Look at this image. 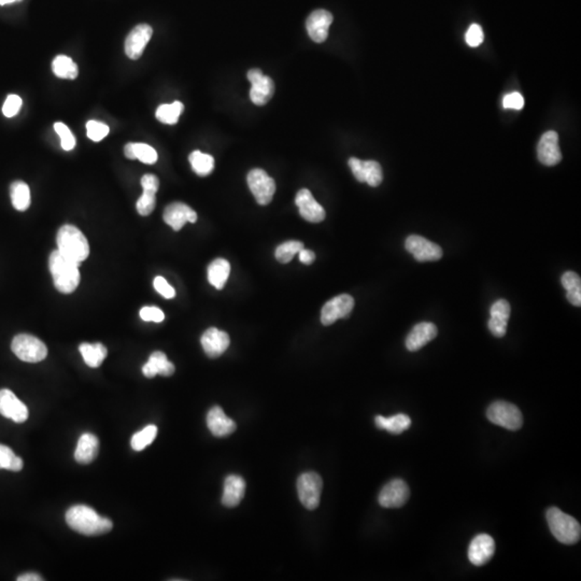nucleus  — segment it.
<instances>
[{"label": "nucleus", "mask_w": 581, "mask_h": 581, "mask_svg": "<svg viewBox=\"0 0 581 581\" xmlns=\"http://www.w3.org/2000/svg\"><path fill=\"white\" fill-rule=\"evenodd\" d=\"M66 522L70 529L86 536L101 535L113 527L110 519L99 516L93 508L86 505L70 507L66 512Z\"/></svg>", "instance_id": "1"}, {"label": "nucleus", "mask_w": 581, "mask_h": 581, "mask_svg": "<svg viewBox=\"0 0 581 581\" xmlns=\"http://www.w3.org/2000/svg\"><path fill=\"white\" fill-rule=\"evenodd\" d=\"M55 288L63 294L75 292L80 283L79 264L68 260L59 251L51 253L49 261Z\"/></svg>", "instance_id": "2"}, {"label": "nucleus", "mask_w": 581, "mask_h": 581, "mask_svg": "<svg viewBox=\"0 0 581 581\" xmlns=\"http://www.w3.org/2000/svg\"><path fill=\"white\" fill-rule=\"evenodd\" d=\"M57 251L72 262L81 264L90 254V245L84 233L74 226H64L57 233Z\"/></svg>", "instance_id": "3"}, {"label": "nucleus", "mask_w": 581, "mask_h": 581, "mask_svg": "<svg viewBox=\"0 0 581 581\" xmlns=\"http://www.w3.org/2000/svg\"><path fill=\"white\" fill-rule=\"evenodd\" d=\"M546 518L551 534L560 542L574 545L579 542L581 527L576 519L562 512L557 507H551L547 510Z\"/></svg>", "instance_id": "4"}, {"label": "nucleus", "mask_w": 581, "mask_h": 581, "mask_svg": "<svg viewBox=\"0 0 581 581\" xmlns=\"http://www.w3.org/2000/svg\"><path fill=\"white\" fill-rule=\"evenodd\" d=\"M487 417L492 423L510 430H518L523 424L520 409L510 403L502 400L490 405L487 410Z\"/></svg>", "instance_id": "5"}, {"label": "nucleus", "mask_w": 581, "mask_h": 581, "mask_svg": "<svg viewBox=\"0 0 581 581\" xmlns=\"http://www.w3.org/2000/svg\"><path fill=\"white\" fill-rule=\"evenodd\" d=\"M11 349L23 362H41L48 355L46 345L33 335H16L12 340Z\"/></svg>", "instance_id": "6"}, {"label": "nucleus", "mask_w": 581, "mask_h": 581, "mask_svg": "<svg viewBox=\"0 0 581 581\" xmlns=\"http://www.w3.org/2000/svg\"><path fill=\"white\" fill-rule=\"evenodd\" d=\"M323 481L317 473H304L298 479V493L300 502L307 510L318 508L321 497Z\"/></svg>", "instance_id": "7"}, {"label": "nucleus", "mask_w": 581, "mask_h": 581, "mask_svg": "<svg viewBox=\"0 0 581 581\" xmlns=\"http://www.w3.org/2000/svg\"><path fill=\"white\" fill-rule=\"evenodd\" d=\"M248 186L260 205L266 206L273 201L276 192L275 180L263 169H252L247 177Z\"/></svg>", "instance_id": "8"}, {"label": "nucleus", "mask_w": 581, "mask_h": 581, "mask_svg": "<svg viewBox=\"0 0 581 581\" xmlns=\"http://www.w3.org/2000/svg\"><path fill=\"white\" fill-rule=\"evenodd\" d=\"M405 248L418 262H434L440 260L443 256L440 246L418 235L409 236L405 243Z\"/></svg>", "instance_id": "9"}, {"label": "nucleus", "mask_w": 581, "mask_h": 581, "mask_svg": "<svg viewBox=\"0 0 581 581\" xmlns=\"http://www.w3.org/2000/svg\"><path fill=\"white\" fill-rule=\"evenodd\" d=\"M247 78L251 82L250 98L256 106H264L268 103L275 93V84L271 78L267 77L260 69H251L247 74Z\"/></svg>", "instance_id": "10"}, {"label": "nucleus", "mask_w": 581, "mask_h": 581, "mask_svg": "<svg viewBox=\"0 0 581 581\" xmlns=\"http://www.w3.org/2000/svg\"><path fill=\"white\" fill-rule=\"evenodd\" d=\"M354 300L349 294H341L328 300L321 311V322L323 325H332L338 319L349 317L353 310Z\"/></svg>", "instance_id": "11"}, {"label": "nucleus", "mask_w": 581, "mask_h": 581, "mask_svg": "<svg viewBox=\"0 0 581 581\" xmlns=\"http://www.w3.org/2000/svg\"><path fill=\"white\" fill-rule=\"evenodd\" d=\"M410 495L408 485L402 479H394L381 490L378 502L385 508H400L404 506Z\"/></svg>", "instance_id": "12"}, {"label": "nucleus", "mask_w": 581, "mask_h": 581, "mask_svg": "<svg viewBox=\"0 0 581 581\" xmlns=\"http://www.w3.org/2000/svg\"><path fill=\"white\" fill-rule=\"evenodd\" d=\"M349 167L358 182H365L373 188L380 186L383 182V168L376 161H360L351 158L349 160Z\"/></svg>", "instance_id": "13"}, {"label": "nucleus", "mask_w": 581, "mask_h": 581, "mask_svg": "<svg viewBox=\"0 0 581 581\" xmlns=\"http://www.w3.org/2000/svg\"><path fill=\"white\" fill-rule=\"evenodd\" d=\"M0 415L16 423H23L29 419V409L14 392L3 389L0 390Z\"/></svg>", "instance_id": "14"}, {"label": "nucleus", "mask_w": 581, "mask_h": 581, "mask_svg": "<svg viewBox=\"0 0 581 581\" xmlns=\"http://www.w3.org/2000/svg\"><path fill=\"white\" fill-rule=\"evenodd\" d=\"M153 35V29L150 25H137L125 40V53L131 59H138L142 56L144 49L149 44Z\"/></svg>", "instance_id": "15"}, {"label": "nucleus", "mask_w": 581, "mask_h": 581, "mask_svg": "<svg viewBox=\"0 0 581 581\" xmlns=\"http://www.w3.org/2000/svg\"><path fill=\"white\" fill-rule=\"evenodd\" d=\"M537 156L545 166H555L562 160L559 147V136L555 131H546L540 138L537 146Z\"/></svg>", "instance_id": "16"}, {"label": "nucleus", "mask_w": 581, "mask_h": 581, "mask_svg": "<svg viewBox=\"0 0 581 581\" xmlns=\"http://www.w3.org/2000/svg\"><path fill=\"white\" fill-rule=\"evenodd\" d=\"M295 203L300 210V214L306 221L311 223H320L325 219V210L313 198L310 191L307 188L298 191L295 197Z\"/></svg>", "instance_id": "17"}, {"label": "nucleus", "mask_w": 581, "mask_h": 581, "mask_svg": "<svg viewBox=\"0 0 581 581\" xmlns=\"http://www.w3.org/2000/svg\"><path fill=\"white\" fill-rule=\"evenodd\" d=\"M165 223L178 232L181 230L186 223H195L197 221V213L190 207L183 203H173L167 206L164 210Z\"/></svg>", "instance_id": "18"}, {"label": "nucleus", "mask_w": 581, "mask_h": 581, "mask_svg": "<svg viewBox=\"0 0 581 581\" xmlns=\"http://www.w3.org/2000/svg\"><path fill=\"white\" fill-rule=\"evenodd\" d=\"M495 552V542L487 534H479L470 542L468 559L476 566H483L490 561Z\"/></svg>", "instance_id": "19"}, {"label": "nucleus", "mask_w": 581, "mask_h": 581, "mask_svg": "<svg viewBox=\"0 0 581 581\" xmlns=\"http://www.w3.org/2000/svg\"><path fill=\"white\" fill-rule=\"evenodd\" d=\"M203 351L209 358H216L221 356L230 347L231 339L228 333L210 328L203 333L201 339Z\"/></svg>", "instance_id": "20"}, {"label": "nucleus", "mask_w": 581, "mask_h": 581, "mask_svg": "<svg viewBox=\"0 0 581 581\" xmlns=\"http://www.w3.org/2000/svg\"><path fill=\"white\" fill-rule=\"evenodd\" d=\"M333 23V16L326 10H315L307 19L306 29L311 39L318 44L325 41L328 29Z\"/></svg>", "instance_id": "21"}, {"label": "nucleus", "mask_w": 581, "mask_h": 581, "mask_svg": "<svg viewBox=\"0 0 581 581\" xmlns=\"http://www.w3.org/2000/svg\"><path fill=\"white\" fill-rule=\"evenodd\" d=\"M207 425L216 438H226L236 430V423L224 413L223 409L214 406L207 415Z\"/></svg>", "instance_id": "22"}, {"label": "nucleus", "mask_w": 581, "mask_h": 581, "mask_svg": "<svg viewBox=\"0 0 581 581\" xmlns=\"http://www.w3.org/2000/svg\"><path fill=\"white\" fill-rule=\"evenodd\" d=\"M489 330L495 337H504L507 332V323L510 317V303L498 300L490 309Z\"/></svg>", "instance_id": "23"}, {"label": "nucleus", "mask_w": 581, "mask_h": 581, "mask_svg": "<svg viewBox=\"0 0 581 581\" xmlns=\"http://www.w3.org/2000/svg\"><path fill=\"white\" fill-rule=\"evenodd\" d=\"M438 333L436 325L430 322H422V323L417 324L407 336V349L411 352L418 351L438 336Z\"/></svg>", "instance_id": "24"}, {"label": "nucleus", "mask_w": 581, "mask_h": 581, "mask_svg": "<svg viewBox=\"0 0 581 581\" xmlns=\"http://www.w3.org/2000/svg\"><path fill=\"white\" fill-rule=\"evenodd\" d=\"M246 493V483L241 476L230 475L224 481L222 504L228 508L238 506Z\"/></svg>", "instance_id": "25"}, {"label": "nucleus", "mask_w": 581, "mask_h": 581, "mask_svg": "<svg viewBox=\"0 0 581 581\" xmlns=\"http://www.w3.org/2000/svg\"><path fill=\"white\" fill-rule=\"evenodd\" d=\"M142 373L147 378H154L156 375L169 377L175 373V365L169 362L166 354L156 351L150 355L149 360L144 364Z\"/></svg>", "instance_id": "26"}, {"label": "nucleus", "mask_w": 581, "mask_h": 581, "mask_svg": "<svg viewBox=\"0 0 581 581\" xmlns=\"http://www.w3.org/2000/svg\"><path fill=\"white\" fill-rule=\"evenodd\" d=\"M98 438L91 433L82 435L75 451V459L80 464H90L98 455Z\"/></svg>", "instance_id": "27"}, {"label": "nucleus", "mask_w": 581, "mask_h": 581, "mask_svg": "<svg viewBox=\"0 0 581 581\" xmlns=\"http://www.w3.org/2000/svg\"><path fill=\"white\" fill-rule=\"evenodd\" d=\"M231 273V265L224 258H216L208 266V280L218 290H222L228 282Z\"/></svg>", "instance_id": "28"}, {"label": "nucleus", "mask_w": 581, "mask_h": 581, "mask_svg": "<svg viewBox=\"0 0 581 581\" xmlns=\"http://www.w3.org/2000/svg\"><path fill=\"white\" fill-rule=\"evenodd\" d=\"M376 426L380 430H388L391 434H400L408 430L411 425V419L404 413H398L393 417L385 418L383 415H377Z\"/></svg>", "instance_id": "29"}, {"label": "nucleus", "mask_w": 581, "mask_h": 581, "mask_svg": "<svg viewBox=\"0 0 581 581\" xmlns=\"http://www.w3.org/2000/svg\"><path fill=\"white\" fill-rule=\"evenodd\" d=\"M80 353L84 356L86 365L97 368L103 364L108 355V350L103 343H82L79 347Z\"/></svg>", "instance_id": "30"}, {"label": "nucleus", "mask_w": 581, "mask_h": 581, "mask_svg": "<svg viewBox=\"0 0 581 581\" xmlns=\"http://www.w3.org/2000/svg\"><path fill=\"white\" fill-rule=\"evenodd\" d=\"M562 286L566 290V298L574 306H581V279L574 271H567L562 276Z\"/></svg>", "instance_id": "31"}, {"label": "nucleus", "mask_w": 581, "mask_h": 581, "mask_svg": "<svg viewBox=\"0 0 581 581\" xmlns=\"http://www.w3.org/2000/svg\"><path fill=\"white\" fill-rule=\"evenodd\" d=\"M52 70L54 75L61 79L74 80L79 75V68H78L77 64L65 55H59L55 57L52 63Z\"/></svg>", "instance_id": "32"}, {"label": "nucleus", "mask_w": 581, "mask_h": 581, "mask_svg": "<svg viewBox=\"0 0 581 581\" xmlns=\"http://www.w3.org/2000/svg\"><path fill=\"white\" fill-rule=\"evenodd\" d=\"M12 205L19 211H25L31 206V190L25 182L16 181L10 188Z\"/></svg>", "instance_id": "33"}, {"label": "nucleus", "mask_w": 581, "mask_h": 581, "mask_svg": "<svg viewBox=\"0 0 581 581\" xmlns=\"http://www.w3.org/2000/svg\"><path fill=\"white\" fill-rule=\"evenodd\" d=\"M188 161H190L193 171L201 177H206L213 171L214 158L209 154L203 153L201 151H194L188 156Z\"/></svg>", "instance_id": "34"}, {"label": "nucleus", "mask_w": 581, "mask_h": 581, "mask_svg": "<svg viewBox=\"0 0 581 581\" xmlns=\"http://www.w3.org/2000/svg\"><path fill=\"white\" fill-rule=\"evenodd\" d=\"M183 109V103L180 101H175L171 105L160 106L156 110V118L164 124H176L179 121Z\"/></svg>", "instance_id": "35"}, {"label": "nucleus", "mask_w": 581, "mask_h": 581, "mask_svg": "<svg viewBox=\"0 0 581 581\" xmlns=\"http://www.w3.org/2000/svg\"><path fill=\"white\" fill-rule=\"evenodd\" d=\"M158 428L156 425H148L140 432L136 433L131 438V448L135 451H142L147 448L156 440Z\"/></svg>", "instance_id": "36"}, {"label": "nucleus", "mask_w": 581, "mask_h": 581, "mask_svg": "<svg viewBox=\"0 0 581 581\" xmlns=\"http://www.w3.org/2000/svg\"><path fill=\"white\" fill-rule=\"evenodd\" d=\"M304 249V243L300 241H290L278 246L276 249V258L282 264L290 262L293 260L296 254L300 253V250Z\"/></svg>", "instance_id": "37"}, {"label": "nucleus", "mask_w": 581, "mask_h": 581, "mask_svg": "<svg viewBox=\"0 0 581 581\" xmlns=\"http://www.w3.org/2000/svg\"><path fill=\"white\" fill-rule=\"evenodd\" d=\"M23 460L16 457V453L9 447L0 445V470L20 472L23 470Z\"/></svg>", "instance_id": "38"}, {"label": "nucleus", "mask_w": 581, "mask_h": 581, "mask_svg": "<svg viewBox=\"0 0 581 581\" xmlns=\"http://www.w3.org/2000/svg\"><path fill=\"white\" fill-rule=\"evenodd\" d=\"M133 152L136 160H139L144 164H156L158 161V153L149 144L133 143Z\"/></svg>", "instance_id": "39"}, {"label": "nucleus", "mask_w": 581, "mask_h": 581, "mask_svg": "<svg viewBox=\"0 0 581 581\" xmlns=\"http://www.w3.org/2000/svg\"><path fill=\"white\" fill-rule=\"evenodd\" d=\"M156 205V193L152 191H144L137 201V211L140 216H147L153 212Z\"/></svg>", "instance_id": "40"}, {"label": "nucleus", "mask_w": 581, "mask_h": 581, "mask_svg": "<svg viewBox=\"0 0 581 581\" xmlns=\"http://www.w3.org/2000/svg\"><path fill=\"white\" fill-rule=\"evenodd\" d=\"M54 129L56 133H59V138H61V148L65 151H71L76 147V137L72 135L67 125L57 122L54 124Z\"/></svg>", "instance_id": "41"}, {"label": "nucleus", "mask_w": 581, "mask_h": 581, "mask_svg": "<svg viewBox=\"0 0 581 581\" xmlns=\"http://www.w3.org/2000/svg\"><path fill=\"white\" fill-rule=\"evenodd\" d=\"M86 131H88V137L91 140L98 142L107 137L110 128L105 123L98 122V121H89L86 124Z\"/></svg>", "instance_id": "42"}, {"label": "nucleus", "mask_w": 581, "mask_h": 581, "mask_svg": "<svg viewBox=\"0 0 581 581\" xmlns=\"http://www.w3.org/2000/svg\"><path fill=\"white\" fill-rule=\"evenodd\" d=\"M483 39H485V35H483V31L480 25H470L465 35L466 44L472 46V48H477V46L483 44Z\"/></svg>", "instance_id": "43"}, {"label": "nucleus", "mask_w": 581, "mask_h": 581, "mask_svg": "<svg viewBox=\"0 0 581 581\" xmlns=\"http://www.w3.org/2000/svg\"><path fill=\"white\" fill-rule=\"evenodd\" d=\"M140 318L146 322L161 323V322L164 321L165 315L158 307L148 306L143 307V308L140 310Z\"/></svg>", "instance_id": "44"}, {"label": "nucleus", "mask_w": 581, "mask_h": 581, "mask_svg": "<svg viewBox=\"0 0 581 581\" xmlns=\"http://www.w3.org/2000/svg\"><path fill=\"white\" fill-rule=\"evenodd\" d=\"M22 99L18 95H9L4 103L3 112L7 118H12V116L18 114L22 107Z\"/></svg>", "instance_id": "45"}, {"label": "nucleus", "mask_w": 581, "mask_h": 581, "mask_svg": "<svg viewBox=\"0 0 581 581\" xmlns=\"http://www.w3.org/2000/svg\"><path fill=\"white\" fill-rule=\"evenodd\" d=\"M153 286L154 288L156 290V292H158V294H161L163 298H167V300H171V298H175V288H173V286H171V284L166 281L165 278L161 277V276L156 277V279H154Z\"/></svg>", "instance_id": "46"}, {"label": "nucleus", "mask_w": 581, "mask_h": 581, "mask_svg": "<svg viewBox=\"0 0 581 581\" xmlns=\"http://www.w3.org/2000/svg\"><path fill=\"white\" fill-rule=\"evenodd\" d=\"M502 106L505 109L521 110L525 106V98L520 93H510L502 99Z\"/></svg>", "instance_id": "47"}, {"label": "nucleus", "mask_w": 581, "mask_h": 581, "mask_svg": "<svg viewBox=\"0 0 581 581\" xmlns=\"http://www.w3.org/2000/svg\"><path fill=\"white\" fill-rule=\"evenodd\" d=\"M141 186L144 191H152V192L158 193V188H160V181H158L156 176L144 175L141 178Z\"/></svg>", "instance_id": "48"}, {"label": "nucleus", "mask_w": 581, "mask_h": 581, "mask_svg": "<svg viewBox=\"0 0 581 581\" xmlns=\"http://www.w3.org/2000/svg\"><path fill=\"white\" fill-rule=\"evenodd\" d=\"M298 256H300L298 258H300V261L303 264L310 265L311 263L315 262V252L311 251V250L305 249V248L300 250Z\"/></svg>", "instance_id": "49"}, {"label": "nucleus", "mask_w": 581, "mask_h": 581, "mask_svg": "<svg viewBox=\"0 0 581 581\" xmlns=\"http://www.w3.org/2000/svg\"><path fill=\"white\" fill-rule=\"evenodd\" d=\"M44 579L41 576L35 572H27V574L21 575L18 577V581H42Z\"/></svg>", "instance_id": "50"}, {"label": "nucleus", "mask_w": 581, "mask_h": 581, "mask_svg": "<svg viewBox=\"0 0 581 581\" xmlns=\"http://www.w3.org/2000/svg\"><path fill=\"white\" fill-rule=\"evenodd\" d=\"M124 154L127 158H129V160H136L135 152H133V142H129V143H127L126 146H125Z\"/></svg>", "instance_id": "51"}, {"label": "nucleus", "mask_w": 581, "mask_h": 581, "mask_svg": "<svg viewBox=\"0 0 581 581\" xmlns=\"http://www.w3.org/2000/svg\"><path fill=\"white\" fill-rule=\"evenodd\" d=\"M14 1H18V0H0V5H7V4L14 3Z\"/></svg>", "instance_id": "52"}]
</instances>
